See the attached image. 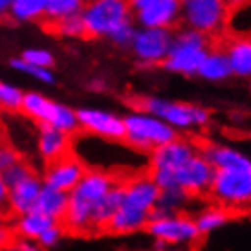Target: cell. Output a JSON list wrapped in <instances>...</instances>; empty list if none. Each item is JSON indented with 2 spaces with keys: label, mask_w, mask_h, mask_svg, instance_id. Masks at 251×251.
Masks as SVG:
<instances>
[{
  "label": "cell",
  "mask_w": 251,
  "mask_h": 251,
  "mask_svg": "<svg viewBox=\"0 0 251 251\" xmlns=\"http://www.w3.org/2000/svg\"><path fill=\"white\" fill-rule=\"evenodd\" d=\"M163 251H167V250H163Z\"/></svg>",
  "instance_id": "obj_38"
},
{
  "label": "cell",
  "mask_w": 251,
  "mask_h": 251,
  "mask_svg": "<svg viewBox=\"0 0 251 251\" xmlns=\"http://www.w3.org/2000/svg\"><path fill=\"white\" fill-rule=\"evenodd\" d=\"M2 125H4V123H2V121H0V126H2Z\"/></svg>",
  "instance_id": "obj_37"
},
{
  "label": "cell",
  "mask_w": 251,
  "mask_h": 251,
  "mask_svg": "<svg viewBox=\"0 0 251 251\" xmlns=\"http://www.w3.org/2000/svg\"><path fill=\"white\" fill-rule=\"evenodd\" d=\"M51 37H81L88 41L86 26H84L83 15H66V17H50L46 13H41L33 19Z\"/></svg>",
  "instance_id": "obj_16"
},
{
  "label": "cell",
  "mask_w": 251,
  "mask_h": 251,
  "mask_svg": "<svg viewBox=\"0 0 251 251\" xmlns=\"http://www.w3.org/2000/svg\"><path fill=\"white\" fill-rule=\"evenodd\" d=\"M31 176H37V171H35V167L29 163L28 158L24 156V158L19 160L17 163L9 165V167L0 175V178H2L4 185L7 187V191H9V189H13L15 185H19L21 181L28 180Z\"/></svg>",
  "instance_id": "obj_23"
},
{
  "label": "cell",
  "mask_w": 251,
  "mask_h": 251,
  "mask_svg": "<svg viewBox=\"0 0 251 251\" xmlns=\"http://www.w3.org/2000/svg\"><path fill=\"white\" fill-rule=\"evenodd\" d=\"M209 195L218 207L227 211L251 207V167L242 171H216Z\"/></svg>",
  "instance_id": "obj_5"
},
{
  "label": "cell",
  "mask_w": 251,
  "mask_h": 251,
  "mask_svg": "<svg viewBox=\"0 0 251 251\" xmlns=\"http://www.w3.org/2000/svg\"><path fill=\"white\" fill-rule=\"evenodd\" d=\"M88 167L77 158L75 152H70L61 160L53 161L51 165L44 167V185L70 195L75 185L86 175Z\"/></svg>",
  "instance_id": "obj_7"
},
{
  "label": "cell",
  "mask_w": 251,
  "mask_h": 251,
  "mask_svg": "<svg viewBox=\"0 0 251 251\" xmlns=\"http://www.w3.org/2000/svg\"><path fill=\"white\" fill-rule=\"evenodd\" d=\"M181 7V0H154L151 6L140 9V21L151 29H180L183 24Z\"/></svg>",
  "instance_id": "obj_10"
},
{
  "label": "cell",
  "mask_w": 251,
  "mask_h": 251,
  "mask_svg": "<svg viewBox=\"0 0 251 251\" xmlns=\"http://www.w3.org/2000/svg\"><path fill=\"white\" fill-rule=\"evenodd\" d=\"M207 53L202 48L196 46H180V44H173L169 55L158 63V66H165L169 70L176 72H187L193 74L200 68V64L205 61Z\"/></svg>",
  "instance_id": "obj_17"
},
{
  "label": "cell",
  "mask_w": 251,
  "mask_h": 251,
  "mask_svg": "<svg viewBox=\"0 0 251 251\" xmlns=\"http://www.w3.org/2000/svg\"><path fill=\"white\" fill-rule=\"evenodd\" d=\"M125 123V143L134 151L152 152L154 149L171 143L178 138V132L161 119L147 118V116H130L123 119Z\"/></svg>",
  "instance_id": "obj_4"
},
{
  "label": "cell",
  "mask_w": 251,
  "mask_h": 251,
  "mask_svg": "<svg viewBox=\"0 0 251 251\" xmlns=\"http://www.w3.org/2000/svg\"><path fill=\"white\" fill-rule=\"evenodd\" d=\"M64 233L63 229H61V226L59 224H55V226H51L50 229H46L44 233H42L41 237L37 238V242H39V248H51V246H55L57 242H59V238L63 237Z\"/></svg>",
  "instance_id": "obj_29"
},
{
  "label": "cell",
  "mask_w": 251,
  "mask_h": 251,
  "mask_svg": "<svg viewBox=\"0 0 251 251\" xmlns=\"http://www.w3.org/2000/svg\"><path fill=\"white\" fill-rule=\"evenodd\" d=\"M231 72L238 75H251V41L235 37L227 50Z\"/></svg>",
  "instance_id": "obj_20"
},
{
  "label": "cell",
  "mask_w": 251,
  "mask_h": 251,
  "mask_svg": "<svg viewBox=\"0 0 251 251\" xmlns=\"http://www.w3.org/2000/svg\"><path fill=\"white\" fill-rule=\"evenodd\" d=\"M24 63L33 64V66H39V68H44V66H53V57L46 53V51H39V50H29V51H24Z\"/></svg>",
  "instance_id": "obj_28"
},
{
  "label": "cell",
  "mask_w": 251,
  "mask_h": 251,
  "mask_svg": "<svg viewBox=\"0 0 251 251\" xmlns=\"http://www.w3.org/2000/svg\"><path fill=\"white\" fill-rule=\"evenodd\" d=\"M198 149H200V154L203 158L215 167V171H242V169L251 167L250 158H246L240 152L233 151V149H227V147L200 141Z\"/></svg>",
  "instance_id": "obj_15"
},
{
  "label": "cell",
  "mask_w": 251,
  "mask_h": 251,
  "mask_svg": "<svg viewBox=\"0 0 251 251\" xmlns=\"http://www.w3.org/2000/svg\"><path fill=\"white\" fill-rule=\"evenodd\" d=\"M11 2H13V0H0V22H2V24H9V26L17 24L13 15L7 13V7H9Z\"/></svg>",
  "instance_id": "obj_31"
},
{
  "label": "cell",
  "mask_w": 251,
  "mask_h": 251,
  "mask_svg": "<svg viewBox=\"0 0 251 251\" xmlns=\"http://www.w3.org/2000/svg\"><path fill=\"white\" fill-rule=\"evenodd\" d=\"M42 185H44V181H42L41 176L37 175L28 178V180L21 181L13 189H9L7 203H9V215H11V218H21V216L31 213Z\"/></svg>",
  "instance_id": "obj_14"
},
{
  "label": "cell",
  "mask_w": 251,
  "mask_h": 251,
  "mask_svg": "<svg viewBox=\"0 0 251 251\" xmlns=\"http://www.w3.org/2000/svg\"><path fill=\"white\" fill-rule=\"evenodd\" d=\"M7 220H11V218H9V216H7L6 213H2V211H0V226H4V224H6Z\"/></svg>",
  "instance_id": "obj_36"
},
{
  "label": "cell",
  "mask_w": 251,
  "mask_h": 251,
  "mask_svg": "<svg viewBox=\"0 0 251 251\" xmlns=\"http://www.w3.org/2000/svg\"><path fill=\"white\" fill-rule=\"evenodd\" d=\"M48 0H13V17L15 19H29L33 21L35 17L44 13Z\"/></svg>",
  "instance_id": "obj_25"
},
{
  "label": "cell",
  "mask_w": 251,
  "mask_h": 251,
  "mask_svg": "<svg viewBox=\"0 0 251 251\" xmlns=\"http://www.w3.org/2000/svg\"><path fill=\"white\" fill-rule=\"evenodd\" d=\"M198 72L207 79H224L231 74L229 59L226 55H207Z\"/></svg>",
  "instance_id": "obj_24"
},
{
  "label": "cell",
  "mask_w": 251,
  "mask_h": 251,
  "mask_svg": "<svg viewBox=\"0 0 251 251\" xmlns=\"http://www.w3.org/2000/svg\"><path fill=\"white\" fill-rule=\"evenodd\" d=\"M154 0H130V6H132V9L136 7V9H143V7L151 6Z\"/></svg>",
  "instance_id": "obj_35"
},
{
  "label": "cell",
  "mask_w": 251,
  "mask_h": 251,
  "mask_svg": "<svg viewBox=\"0 0 251 251\" xmlns=\"http://www.w3.org/2000/svg\"><path fill=\"white\" fill-rule=\"evenodd\" d=\"M7 196H9V191H7V187L4 185L2 178H0V211H2V213H6V215L11 218V215H9V203H7ZM11 220H13V218H11Z\"/></svg>",
  "instance_id": "obj_32"
},
{
  "label": "cell",
  "mask_w": 251,
  "mask_h": 251,
  "mask_svg": "<svg viewBox=\"0 0 251 251\" xmlns=\"http://www.w3.org/2000/svg\"><path fill=\"white\" fill-rule=\"evenodd\" d=\"M75 118L84 132L98 134L105 140L112 141H125V123L123 119L105 114L98 110H79L75 112Z\"/></svg>",
  "instance_id": "obj_11"
},
{
  "label": "cell",
  "mask_w": 251,
  "mask_h": 251,
  "mask_svg": "<svg viewBox=\"0 0 251 251\" xmlns=\"http://www.w3.org/2000/svg\"><path fill=\"white\" fill-rule=\"evenodd\" d=\"M185 19L191 28L200 33H211L224 28V6L220 0H181Z\"/></svg>",
  "instance_id": "obj_8"
},
{
  "label": "cell",
  "mask_w": 251,
  "mask_h": 251,
  "mask_svg": "<svg viewBox=\"0 0 251 251\" xmlns=\"http://www.w3.org/2000/svg\"><path fill=\"white\" fill-rule=\"evenodd\" d=\"M126 105L134 110L154 114L163 121L175 126H191V125H205L209 121V112L200 106L183 105V103H167L160 99L143 98V96H128L123 99Z\"/></svg>",
  "instance_id": "obj_3"
},
{
  "label": "cell",
  "mask_w": 251,
  "mask_h": 251,
  "mask_svg": "<svg viewBox=\"0 0 251 251\" xmlns=\"http://www.w3.org/2000/svg\"><path fill=\"white\" fill-rule=\"evenodd\" d=\"M220 2H222V6H224V19H226V13L231 11L233 7H237L238 4H242L244 0H220Z\"/></svg>",
  "instance_id": "obj_33"
},
{
  "label": "cell",
  "mask_w": 251,
  "mask_h": 251,
  "mask_svg": "<svg viewBox=\"0 0 251 251\" xmlns=\"http://www.w3.org/2000/svg\"><path fill=\"white\" fill-rule=\"evenodd\" d=\"M19 224H17V235L22 238V240H29V238H39L46 229H50L51 226H55V220H51L48 216L39 215V213H28V215L17 218Z\"/></svg>",
  "instance_id": "obj_21"
},
{
  "label": "cell",
  "mask_w": 251,
  "mask_h": 251,
  "mask_svg": "<svg viewBox=\"0 0 251 251\" xmlns=\"http://www.w3.org/2000/svg\"><path fill=\"white\" fill-rule=\"evenodd\" d=\"M147 175L158 185L160 191H181L191 196L209 195L211 183L216 171L202 154H196L193 160L173 171H149Z\"/></svg>",
  "instance_id": "obj_1"
},
{
  "label": "cell",
  "mask_w": 251,
  "mask_h": 251,
  "mask_svg": "<svg viewBox=\"0 0 251 251\" xmlns=\"http://www.w3.org/2000/svg\"><path fill=\"white\" fill-rule=\"evenodd\" d=\"M22 96L19 90H15L11 86L0 84V110L11 112V114H21L22 108Z\"/></svg>",
  "instance_id": "obj_26"
},
{
  "label": "cell",
  "mask_w": 251,
  "mask_h": 251,
  "mask_svg": "<svg viewBox=\"0 0 251 251\" xmlns=\"http://www.w3.org/2000/svg\"><path fill=\"white\" fill-rule=\"evenodd\" d=\"M173 46V37L167 29H147L134 39L136 53L154 64L161 63L169 55Z\"/></svg>",
  "instance_id": "obj_13"
},
{
  "label": "cell",
  "mask_w": 251,
  "mask_h": 251,
  "mask_svg": "<svg viewBox=\"0 0 251 251\" xmlns=\"http://www.w3.org/2000/svg\"><path fill=\"white\" fill-rule=\"evenodd\" d=\"M196 154H200L198 141L183 140L178 136L175 141L158 147L151 152L149 171H173L187 163L189 160H193Z\"/></svg>",
  "instance_id": "obj_9"
},
{
  "label": "cell",
  "mask_w": 251,
  "mask_h": 251,
  "mask_svg": "<svg viewBox=\"0 0 251 251\" xmlns=\"http://www.w3.org/2000/svg\"><path fill=\"white\" fill-rule=\"evenodd\" d=\"M145 231L156 240V251H163V248L169 246H191L202 238L196 229L195 220L181 213L163 220L149 222Z\"/></svg>",
  "instance_id": "obj_6"
},
{
  "label": "cell",
  "mask_w": 251,
  "mask_h": 251,
  "mask_svg": "<svg viewBox=\"0 0 251 251\" xmlns=\"http://www.w3.org/2000/svg\"><path fill=\"white\" fill-rule=\"evenodd\" d=\"M55 112V103L44 99L39 94H28L22 98L21 114L26 118L33 119L35 123H50Z\"/></svg>",
  "instance_id": "obj_19"
},
{
  "label": "cell",
  "mask_w": 251,
  "mask_h": 251,
  "mask_svg": "<svg viewBox=\"0 0 251 251\" xmlns=\"http://www.w3.org/2000/svg\"><path fill=\"white\" fill-rule=\"evenodd\" d=\"M35 125L39 126V151L44 160V167L74 152V138L75 136L61 132L50 123H35Z\"/></svg>",
  "instance_id": "obj_12"
},
{
  "label": "cell",
  "mask_w": 251,
  "mask_h": 251,
  "mask_svg": "<svg viewBox=\"0 0 251 251\" xmlns=\"http://www.w3.org/2000/svg\"><path fill=\"white\" fill-rule=\"evenodd\" d=\"M13 251H41V248H37V246H29V244H26L24 240H21Z\"/></svg>",
  "instance_id": "obj_34"
},
{
  "label": "cell",
  "mask_w": 251,
  "mask_h": 251,
  "mask_svg": "<svg viewBox=\"0 0 251 251\" xmlns=\"http://www.w3.org/2000/svg\"><path fill=\"white\" fill-rule=\"evenodd\" d=\"M231 218H233L231 211L224 209V207H211V209L200 213L193 220H195V226L200 233V237H203V235H209L213 231L224 227L227 222H231Z\"/></svg>",
  "instance_id": "obj_22"
},
{
  "label": "cell",
  "mask_w": 251,
  "mask_h": 251,
  "mask_svg": "<svg viewBox=\"0 0 251 251\" xmlns=\"http://www.w3.org/2000/svg\"><path fill=\"white\" fill-rule=\"evenodd\" d=\"M22 238L11 226H0V251H13Z\"/></svg>",
  "instance_id": "obj_27"
},
{
  "label": "cell",
  "mask_w": 251,
  "mask_h": 251,
  "mask_svg": "<svg viewBox=\"0 0 251 251\" xmlns=\"http://www.w3.org/2000/svg\"><path fill=\"white\" fill-rule=\"evenodd\" d=\"M68 198H70V195H66V193H59L55 189L42 185L31 213H39V215L48 216L55 222H61V218L64 216L66 207H68Z\"/></svg>",
  "instance_id": "obj_18"
},
{
  "label": "cell",
  "mask_w": 251,
  "mask_h": 251,
  "mask_svg": "<svg viewBox=\"0 0 251 251\" xmlns=\"http://www.w3.org/2000/svg\"><path fill=\"white\" fill-rule=\"evenodd\" d=\"M11 64H13L15 68H19V70H24V72H28V74H33V75H37L39 79L46 81V83H51V75H50L44 68H39V66L28 64V63H24V61H13Z\"/></svg>",
  "instance_id": "obj_30"
},
{
  "label": "cell",
  "mask_w": 251,
  "mask_h": 251,
  "mask_svg": "<svg viewBox=\"0 0 251 251\" xmlns=\"http://www.w3.org/2000/svg\"><path fill=\"white\" fill-rule=\"evenodd\" d=\"M130 0H92L83 11L88 41L99 35H112L123 26H130Z\"/></svg>",
  "instance_id": "obj_2"
}]
</instances>
